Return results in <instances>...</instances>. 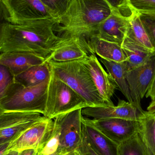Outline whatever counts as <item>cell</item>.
Masks as SVG:
<instances>
[{
    "label": "cell",
    "instance_id": "1",
    "mask_svg": "<svg viewBox=\"0 0 155 155\" xmlns=\"http://www.w3.org/2000/svg\"><path fill=\"white\" fill-rule=\"evenodd\" d=\"M57 22L44 18L18 24L5 23L0 30V53L25 52L45 61L61 39L54 31Z\"/></svg>",
    "mask_w": 155,
    "mask_h": 155
},
{
    "label": "cell",
    "instance_id": "2",
    "mask_svg": "<svg viewBox=\"0 0 155 155\" xmlns=\"http://www.w3.org/2000/svg\"><path fill=\"white\" fill-rule=\"evenodd\" d=\"M110 12L107 0H69L66 11L57 20L54 32L62 39L79 38L89 49L97 27Z\"/></svg>",
    "mask_w": 155,
    "mask_h": 155
},
{
    "label": "cell",
    "instance_id": "3",
    "mask_svg": "<svg viewBox=\"0 0 155 155\" xmlns=\"http://www.w3.org/2000/svg\"><path fill=\"white\" fill-rule=\"evenodd\" d=\"M47 62L54 74L78 94L91 106H109L99 95L83 60Z\"/></svg>",
    "mask_w": 155,
    "mask_h": 155
},
{
    "label": "cell",
    "instance_id": "4",
    "mask_svg": "<svg viewBox=\"0 0 155 155\" xmlns=\"http://www.w3.org/2000/svg\"><path fill=\"white\" fill-rule=\"evenodd\" d=\"M49 79L36 85L24 86L15 83L0 101L3 113H45Z\"/></svg>",
    "mask_w": 155,
    "mask_h": 155
},
{
    "label": "cell",
    "instance_id": "5",
    "mask_svg": "<svg viewBox=\"0 0 155 155\" xmlns=\"http://www.w3.org/2000/svg\"><path fill=\"white\" fill-rule=\"evenodd\" d=\"M51 70L47 85L44 117L53 120L61 115L91 106L74 90L58 78Z\"/></svg>",
    "mask_w": 155,
    "mask_h": 155
},
{
    "label": "cell",
    "instance_id": "6",
    "mask_svg": "<svg viewBox=\"0 0 155 155\" xmlns=\"http://www.w3.org/2000/svg\"><path fill=\"white\" fill-rule=\"evenodd\" d=\"M107 1L111 8L110 14L98 25L93 38L121 45L129 26L131 8L128 0Z\"/></svg>",
    "mask_w": 155,
    "mask_h": 155
},
{
    "label": "cell",
    "instance_id": "7",
    "mask_svg": "<svg viewBox=\"0 0 155 155\" xmlns=\"http://www.w3.org/2000/svg\"><path fill=\"white\" fill-rule=\"evenodd\" d=\"M82 109L61 115L53 119L54 124L59 129L60 155L75 151L82 143L83 138Z\"/></svg>",
    "mask_w": 155,
    "mask_h": 155
},
{
    "label": "cell",
    "instance_id": "8",
    "mask_svg": "<svg viewBox=\"0 0 155 155\" xmlns=\"http://www.w3.org/2000/svg\"><path fill=\"white\" fill-rule=\"evenodd\" d=\"M3 2L9 13L8 22L11 23L44 18L56 20L43 0H3Z\"/></svg>",
    "mask_w": 155,
    "mask_h": 155
},
{
    "label": "cell",
    "instance_id": "9",
    "mask_svg": "<svg viewBox=\"0 0 155 155\" xmlns=\"http://www.w3.org/2000/svg\"><path fill=\"white\" fill-rule=\"evenodd\" d=\"M146 113L142 107L120 99H118L117 106H89L82 110L83 116L92 119L117 118L138 122L144 117Z\"/></svg>",
    "mask_w": 155,
    "mask_h": 155
},
{
    "label": "cell",
    "instance_id": "10",
    "mask_svg": "<svg viewBox=\"0 0 155 155\" xmlns=\"http://www.w3.org/2000/svg\"><path fill=\"white\" fill-rule=\"evenodd\" d=\"M86 121L117 144L119 145L138 133L139 122L117 118L90 119Z\"/></svg>",
    "mask_w": 155,
    "mask_h": 155
},
{
    "label": "cell",
    "instance_id": "11",
    "mask_svg": "<svg viewBox=\"0 0 155 155\" xmlns=\"http://www.w3.org/2000/svg\"><path fill=\"white\" fill-rule=\"evenodd\" d=\"M54 126V120L45 118L37 122L9 144L7 151L19 152L27 149L36 150L49 137Z\"/></svg>",
    "mask_w": 155,
    "mask_h": 155
},
{
    "label": "cell",
    "instance_id": "12",
    "mask_svg": "<svg viewBox=\"0 0 155 155\" xmlns=\"http://www.w3.org/2000/svg\"><path fill=\"white\" fill-rule=\"evenodd\" d=\"M155 56L145 64L127 70L126 76L130 90L132 103L138 107H142L141 100L146 96L153 79L154 71Z\"/></svg>",
    "mask_w": 155,
    "mask_h": 155
},
{
    "label": "cell",
    "instance_id": "13",
    "mask_svg": "<svg viewBox=\"0 0 155 155\" xmlns=\"http://www.w3.org/2000/svg\"><path fill=\"white\" fill-rule=\"evenodd\" d=\"M82 60L101 98L108 105H114L112 98L117 87L113 78L103 68L95 55H89Z\"/></svg>",
    "mask_w": 155,
    "mask_h": 155
},
{
    "label": "cell",
    "instance_id": "14",
    "mask_svg": "<svg viewBox=\"0 0 155 155\" xmlns=\"http://www.w3.org/2000/svg\"><path fill=\"white\" fill-rule=\"evenodd\" d=\"M90 54L87 45L79 38H61L45 62L51 60L65 62L80 60Z\"/></svg>",
    "mask_w": 155,
    "mask_h": 155
},
{
    "label": "cell",
    "instance_id": "15",
    "mask_svg": "<svg viewBox=\"0 0 155 155\" xmlns=\"http://www.w3.org/2000/svg\"><path fill=\"white\" fill-rule=\"evenodd\" d=\"M82 123L83 136L97 155H118V144L89 124L84 116Z\"/></svg>",
    "mask_w": 155,
    "mask_h": 155
},
{
    "label": "cell",
    "instance_id": "16",
    "mask_svg": "<svg viewBox=\"0 0 155 155\" xmlns=\"http://www.w3.org/2000/svg\"><path fill=\"white\" fill-rule=\"evenodd\" d=\"M45 62V59L30 53L10 52L0 53V65L7 67L14 76Z\"/></svg>",
    "mask_w": 155,
    "mask_h": 155
},
{
    "label": "cell",
    "instance_id": "17",
    "mask_svg": "<svg viewBox=\"0 0 155 155\" xmlns=\"http://www.w3.org/2000/svg\"><path fill=\"white\" fill-rule=\"evenodd\" d=\"M121 46L126 57L127 70L145 64L155 55V52L147 49L137 42L127 34V32Z\"/></svg>",
    "mask_w": 155,
    "mask_h": 155
},
{
    "label": "cell",
    "instance_id": "18",
    "mask_svg": "<svg viewBox=\"0 0 155 155\" xmlns=\"http://www.w3.org/2000/svg\"><path fill=\"white\" fill-rule=\"evenodd\" d=\"M91 54H96L100 58L117 62L126 61L125 55L120 45L94 38L89 43Z\"/></svg>",
    "mask_w": 155,
    "mask_h": 155
},
{
    "label": "cell",
    "instance_id": "19",
    "mask_svg": "<svg viewBox=\"0 0 155 155\" xmlns=\"http://www.w3.org/2000/svg\"><path fill=\"white\" fill-rule=\"evenodd\" d=\"M99 60L106 68L107 73L113 78L118 89L128 102L132 103L130 90L126 76L127 70L126 62H117L101 58Z\"/></svg>",
    "mask_w": 155,
    "mask_h": 155
},
{
    "label": "cell",
    "instance_id": "20",
    "mask_svg": "<svg viewBox=\"0 0 155 155\" xmlns=\"http://www.w3.org/2000/svg\"><path fill=\"white\" fill-rule=\"evenodd\" d=\"M51 70L48 63L33 66L21 73L15 76V83L24 86L36 85L48 80Z\"/></svg>",
    "mask_w": 155,
    "mask_h": 155
},
{
    "label": "cell",
    "instance_id": "21",
    "mask_svg": "<svg viewBox=\"0 0 155 155\" xmlns=\"http://www.w3.org/2000/svg\"><path fill=\"white\" fill-rule=\"evenodd\" d=\"M138 134L147 155H155V113L146 112L139 121Z\"/></svg>",
    "mask_w": 155,
    "mask_h": 155
},
{
    "label": "cell",
    "instance_id": "22",
    "mask_svg": "<svg viewBox=\"0 0 155 155\" xmlns=\"http://www.w3.org/2000/svg\"><path fill=\"white\" fill-rule=\"evenodd\" d=\"M130 6L131 13L128 17L129 26L127 30V34L144 47L155 52L142 22L140 15L133 9L130 5Z\"/></svg>",
    "mask_w": 155,
    "mask_h": 155
},
{
    "label": "cell",
    "instance_id": "23",
    "mask_svg": "<svg viewBox=\"0 0 155 155\" xmlns=\"http://www.w3.org/2000/svg\"><path fill=\"white\" fill-rule=\"evenodd\" d=\"M45 118L26 121L0 129V146L11 143L34 124Z\"/></svg>",
    "mask_w": 155,
    "mask_h": 155
},
{
    "label": "cell",
    "instance_id": "24",
    "mask_svg": "<svg viewBox=\"0 0 155 155\" xmlns=\"http://www.w3.org/2000/svg\"><path fill=\"white\" fill-rule=\"evenodd\" d=\"M44 116L38 113H3L0 114V129L30 120L42 119Z\"/></svg>",
    "mask_w": 155,
    "mask_h": 155
},
{
    "label": "cell",
    "instance_id": "25",
    "mask_svg": "<svg viewBox=\"0 0 155 155\" xmlns=\"http://www.w3.org/2000/svg\"><path fill=\"white\" fill-rule=\"evenodd\" d=\"M118 155H147L138 133L118 145Z\"/></svg>",
    "mask_w": 155,
    "mask_h": 155
},
{
    "label": "cell",
    "instance_id": "26",
    "mask_svg": "<svg viewBox=\"0 0 155 155\" xmlns=\"http://www.w3.org/2000/svg\"><path fill=\"white\" fill-rule=\"evenodd\" d=\"M130 6L140 15L155 18V0H128Z\"/></svg>",
    "mask_w": 155,
    "mask_h": 155
},
{
    "label": "cell",
    "instance_id": "27",
    "mask_svg": "<svg viewBox=\"0 0 155 155\" xmlns=\"http://www.w3.org/2000/svg\"><path fill=\"white\" fill-rule=\"evenodd\" d=\"M15 82V76L7 67L0 65V101L3 99Z\"/></svg>",
    "mask_w": 155,
    "mask_h": 155
},
{
    "label": "cell",
    "instance_id": "28",
    "mask_svg": "<svg viewBox=\"0 0 155 155\" xmlns=\"http://www.w3.org/2000/svg\"><path fill=\"white\" fill-rule=\"evenodd\" d=\"M45 3L49 7L54 18H58L66 11L69 0H43Z\"/></svg>",
    "mask_w": 155,
    "mask_h": 155
},
{
    "label": "cell",
    "instance_id": "29",
    "mask_svg": "<svg viewBox=\"0 0 155 155\" xmlns=\"http://www.w3.org/2000/svg\"><path fill=\"white\" fill-rule=\"evenodd\" d=\"M140 16L150 42L155 50V18Z\"/></svg>",
    "mask_w": 155,
    "mask_h": 155
},
{
    "label": "cell",
    "instance_id": "30",
    "mask_svg": "<svg viewBox=\"0 0 155 155\" xmlns=\"http://www.w3.org/2000/svg\"><path fill=\"white\" fill-rule=\"evenodd\" d=\"M76 152L77 155H98L92 149L84 136L82 143L76 149Z\"/></svg>",
    "mask_w": 155,
    "mask_h": 155
},
{
    "label": "cell",
    "instance_id": "31",
    "mask_svg": "<svg viewBox=\"0 0 155 155\" xmlns=\"http://www.w3.org/2000/svg\"><path fill=\"white\" fill-rule=\"evenodd\" d=\"M9 15L3 0H0V30L2 25L8 22Z\"/></svg>",
    "mask_w": 155,
    "mask_h": 155
},
{
    "label": "cell",
    "instance_id": "32",
    "mask_svg": "<svg viewBox=\"0 0 155 155\" xmlns=\"http://www.w3.org/2000/svg\"><path fill=\"white\" fill-rule=\"evenodd\" d=\"M145 96L147 98H151L152 101L155 100V56L154 71L153 75Z\"/></svg>",
    "mask_w": 155,
    "mask_h": 155
},
{
    "label": "cell",
    "instance_id": "33",
    "mask_svg": "<svg viewBox=\"0 0 155 155\" xmlns=\"http://www.w3.org/2000/svg\"><path fill=\"white\" fill-rule=\"evenodd\" d=\"M35 152V149H27L20 152L19 155H34Z\"/></svg>",
    "mask_w": 155,
    "mask_h": 155
},
{
    "label": "cell",
    "instance_id": "34",
    "mask_svg": "<svg viewBox=\"0 0 155 155\" xmlns=\"http://www.w3.org/2000/svg\"><path fill=\"white\" fill-rule=\"evenodd\" d=\"M10 144H6L0 146V155H4L7 152L8 147Z\"/></svg>",
    "mask_w": 155,
    "mask_h": 155
},
{
    "label": "cell",
    "instance_id": "35",
    "mask_svg": "<svg viewBox=\"0 0 155 155\" xmlns=\"http://www.w3.org/2000/svg\"><path fill=\"white\" fill-rule=\"evenodd\" d=\"M147 112L150 113H155V100L152 101L147 108Z\"/></svg>",
    "mask_w": 155,
    "mask_h": 155
},
{
    "label": "cell",
    "instance_id": "36",
    "mask_svg": "<svg viewBox=\"0 0 155 155\" xmlns=\"http://www.w3.org/2000/svg\"><path fill=\"white\" fill-rule=\"evenodd\" d=\"M19 153L20 152L19 151L10 150L7 151L4 155H19Z\"/></svg>",
    "mask_w": 155,
    "mask_h": 155
},
{
    "label": "cell",
    "instance_id": "37",
    "mask_svg": "<svg viewBox=\"0 0 155 155\" xmlns=\"http://www.w3.org/2000/svg\"><path fill=\"white\" fill-rule=\"evenodd\" d=\"M64 155H77V153H76V150H75V151L70 152V153H68Z\"/></svg>",
    "mask_w": 155,
    "mask_h": 155
},
{
    "label": "cell",
    "instance_id": "38",
    "mask_svg": "<svg viewBox=\"0 0 155 155\" xmlns=\"http://www.w3.org/2000/svg\"><path fill=\"white\" fill-rule=\"evenodd\" d=\"M3 112H2V111H0V114L2 113Z\"/></svg>",
    "mask_w": 155,
    "mask_h": 155
}]
</instances>
